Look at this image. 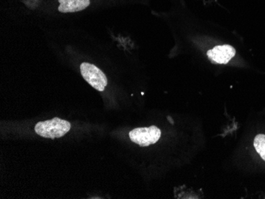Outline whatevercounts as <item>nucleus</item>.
Segmentation results:
<instances>
[{
    "label": "nucleus",
    "instance_id": "f257e3e1",
    "mask_svg": "<svg viewBox=\"0 0 265 199\" xmlns=\"http://www.w3.org/2000/svg\"><path fill=\"white\" fill-rule=\"evenodd\" d=\"M71 129L69 121L54 118L51 120L40 121L35 125V132L41 137L56 139L64 137Z\"/></svg>",
    "mask_w": 265,
    "mask_h": 199
},
{
    "label": "nucleus",
    "instance_id": "f03ea898",
    "mask_svg": "<svg viewBox=\"0 0 265 199\" xmlns=\"http://www.w3.org/2000/svg\"><path fill=\"white\" fill-rule=\"evenodd\" d=\"M81 72L82 77L91 87L98 91H104L107 79L100 69L92 64L84 62L81 65Z\"/></svg>",
    "mask_w": 265,
    "mask_h": 199
},
{
    "label": "nucleus",
    "instance_id": "7ed1b4c3",
    "mask_svg": "<svg viewBox=\"0 0 265 199\" xmlns=\"http://www.w3.org/2000/svg\"><path fill=\"white\" fill-rule=\"evenodd\" d=\"M161 136V129L154 125L146 128H137L130 133L131 141L142 147L157 143Z\"/></svg>",
    "mask_w": 265,
    "mask_h": 199
},
{
    "label": "nucleus",
    "instance_id": "20e7f679",
    "mask_svg": "<svg viewBox=\"0 0 265 199\" xmlns=\"http://www.w3.org/2000/svg\"><path fill=\"white\" fill-rule=\"evenodd\" d=\"M235 49L228 44L219 45L207 52L209 58L219 64H226L229 62L235 56Z\"/></svg>",
    "mask_w": 265,
    "mask_h": 199
},
{
    "label": "nucleus",
    "instance_id": "39448f33",
    "mask_svg": "<svg viewBox=\"0 0 265 199\" xmlns=\"http://www.w3.org/2000/svg\"><path fill=\"white\" fill-rule=\"evenodd\" d=\"M58 10L61 13L78 12L90 5V0H58Z\"/></svg>",
    "mask_w": 265,
    "mask_h": 199
},
{
    "label": "nucleus",
    "instance_id": "423d86ee",
    "mask_svg": "<svg viewBox=\"0 0 265 199\" xmlns=\"http://www.w3.org/2000/svg\"><path fill=\"white\" fill-rule=\"evenodd\" d=\"M254 147L261 158L265 161V135L258 134L254 139Z\"/></svg>",
    "mask_w": 265,
    "mask_h": 199
}]
</instances>
